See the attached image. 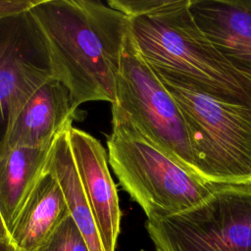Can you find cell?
<instances>
[{
    "mask_svg": "<svg viewBox=\"0 0 251 251\" xmlns=\"http://www.w3.org/2000/svg\"><path fill=\"white\" fill-rule=\"evenodd\" d=\"M68 139L105 251H115L122 214L106 151L94 136L73 126L68 128Z\"/></svg>",
    "mask_w": 251,
    "mask_h": 251,
    "instance_id": "ba28073f",
    "label": "cell"
},
{
    "mask_svg": "<svg viewBox=\"0 0 251 251\" xmlns=\"http://www.w3.org/2000/svg\"><path fill=\"white\" fill-rule=\"evenodd\" d=\"M69 215L58 181L44 171L16 217L9 239L19 251H36Z\"/></svg>",
    "mask_w": 251,
    "mask_h": 251,
    "instance_id": "8fae6325",
    "label": "cell"
},
{
    "mask_svg": "<svg viewBox=\"0 0 251 251\" xmlns=\"http://www.w3.org/2000/svg\"><path fill=\"white\" fill-rule=\"evenodd\" d=\"M36 251H89L71 215L67 216Z\"/></svg>",
    "mask_w": 251,
    "mask_h": 251,
    "instance_id": "5bb4252c",
    "label": "cell"
},
{
    "mask_svg": "<svg viewBox=\"0 0 251 251\" xmlns=\"http://www.w3.org/2000/svg\"><path fill=\"white\" fill-rule=\"evenodd\" d=\"M76 109L68 87L56 78L43 83L26 100L7 136L5 150L52 145L61 132L72 126Z\"/></svg>",
    "mask_w": 251,
    "mask_h": 251,
    "instance_id": "9c48e42d",
    "label": "cell"
},
{
    "mask_svg": "<svg viewBox=\"0 0 251 251\" xmlns=\"http://www.w3.org/2000/svg\"><path fill=\"white\" fill-rule=\"evenodd\" d=\"M0 251H19L10 241L8 236L0 235Z\"/></svg>",
    "mask_w": 251,
    "mask_h": 251,
    "instance_id": "2e32d148",
    "label": "cell"
},
{
    "mask_svg": "<svg viewBox=\"0 0 251 251\" xmlns=\"http://www.w3.org/2000/svg\"><path fill=\"white\" fill-rule=\"evenodd\" d=\"M45 40L56 79L75 108L116 100L117 77L129 18L108 3L37 0L29 9Z\"/></svg>",
    "mask_w": 251,
    "mask_h": 251,
    "instance_id": "7a4b0ae2",
    "label": "cell"
},
{
    "mask_svg": "<svg viewBox=\"0 0 251 251\" xmlns=\"http://www.w3.org/2000/svg\"><path fill=\"white\" fill-rule=\"evenodd\" d=\"M162 83L182 115L197 176L218 185L251 184V110Z\"/></svg>",
    "mask_w": 251,
    "mask_h": 251,
    "instance_id": "277c9868",
    "label": "cell"
},
{
    "mask_svg": "<svg viewBox=\"0 0 251 251\" xmlns=\"http://www.w3.org/2000/svg\"><path fill=\"white\" fill-rule=\"evenodd\" d=\"M37 0H0V18L29 10Z\"/></svg>",
    "mask_w": 251,
    "mask_h": 251,
    "instance_id": "9a60e30c",
    "label": "cell"
},
{
    "mask_svg": "<svg viewBox=\"0 0 251 251\" xmlns=\"http://www.w3.org/2000/svg\"><path fill=\"white\" fill-rule=\"evenodd\" d=\"M112 107L121 111L154 145L197 175L182 115L165 85L141 57L129 30L124 44Z\"/></svg>",
    "mask_w": 251,
    "mask_h": 251,
    "instance_id": "8992f818",
    "label": "cell"
},
{
    "mask_svg": "<svg viewBox=\"0 0 251 251\" xmlns=\"http://www.w3.org/2000/svg\"><path fill=\"white\" fill-rule=\"evenodd\" d=\"M189 11L220 53L251 80V0H189Z\"/></svg>",
    "mask_w": 251,
    "mask_h": 251,
    "instance_id": "30bf717a",
    "label": "cell"
},
{
    "mask_svg": "<svg viewBox=\"0 0 251 251\" xmlns=\"http://www.w3.org/2000/svg\"><path fill=\"white\" fill-rule=\"evenodd\" d=\"M129 18L141 57L160 80L251 110V80L200 29L189 0H109Z\"/></svg>",
    "mask_w": 251,
    "mask_h": 251,
    "instance_id": "6da1fadb",
    "label": "cell"
},
{
    "mask_svg": "<svg viewBox=\"0 0 251 251\" xmlns=\"http://www.w3.org/2000/svg\"><path fill=\"white\" fill-rule=\"evenodd\" d=\"M51 146H19L0 156V215L8 233L44 172Z\"/></svg>",
    "mask_w": 251,
    "mask_h": 251,
    "instance_id": "7c38bea8",
    "label": "cell"
},
{
    "mask_svg": "<svg viewBox=\"0 0 251 251\" xmlns=\"http://www.w3.org/2000/svg\"><path fill=\"white\" fill-rule=\"evenodd\" d=\"M108 161L120 184L147 219L178 214L206 200L218 184L189 172L149 141L112 107Z\"/></svg>",
    "mask_w": 251,
    "mask_h": 251,
    "instance_id": "3957f363",
    "label": "cell"
},
{
    "mask_svg": "<svg viewBox=\"0 0 251 251\" xmlns=\"http://www.w3.org/2000/svg\"><path fill=\"white\" fill-rule=\"evenodd\" d=\"M157 251H251V184L217 185L199 205L148 218Z\"/></svg>",
    "mask_w": 251,
    "mask_h": 251,
    "instance_id": "5b68a950",
    "label": "cell"
},
{
    "mask_svg": "<svg viewBox=\"0 0 251 251\" xmlns=\"http://www.w3.org/2000/svg\"><path fill=\"white\" fill-rule=\"evenodd\" d=\"M51 78L47 46L29 10L0 18V156L20 110Z\"/></svg>",
    "mask_w": 251,
    "mask_h": 251,
    "instance_id": "52a82bcc",
    "label": "cell"
},
{
    "mask_svg": "<svg viewBox=\"0 0 251 251\" xmlns=\"http://www.w3.org/2000/svg\"><path fill=\"white\" fill-rule=\"evenodd\" d=\"M0 235H2V236H8V237H9L8 229H7L6 226H5V223H4V221H3L2 217H1V215H0Z\"/></svg>",
    "mask_w": 251,
    "mask_h": 251,
    "instance_id": "e0dca14e",
    "label": "cell"
},
{
    "mask_svg": "<svg viewBox=\"0 0 251 251\" xmlns=\"http://www.w3.org/2000/svg\"><path fill=\"white\" fill-rule=\"evenodd\" d=\"M44 171L51 173L65 196L69 212L89 251H105L99 230L82 188L68 139V129L54 139Z\"/></svg>",
    "mask_w": 251,
    "mask_h": 251,
    "instance_id": "4fadbf2b",
    "label": "cell"
}]
</instances>
